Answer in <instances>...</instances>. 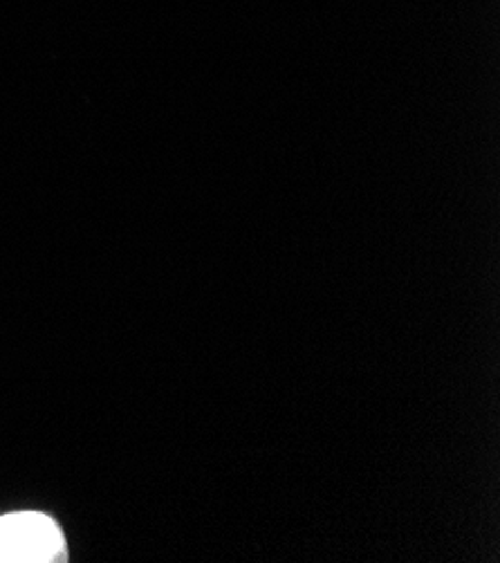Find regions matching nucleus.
Wrapping results in <instances>:
<instances>
[{
  "label": "nucleus",
  "instance_id": "nucleus-1",
  "mask_svg": "<svg viewBox=\"0 0 500 563\" xmlns=\"http://www.w3.org/2000/svg\"><path fill=\"white\" fill-rule=\"evenodd\" d=\"M66 543L59 526L38 512L0 517V563L64 561Z\"/></svg>",
  "mask_w": 500,
  "mask_h": 563
}]
</instances>
